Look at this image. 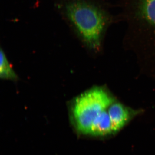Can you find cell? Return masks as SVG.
Returning <instances> with one entry per match:
<instances>
[{"label": "cell", "instance_id": "6", "mask_svg": "<svg viewBox=\"0 0 155 155\" xmlns=\"http://www.w3.org/2000/svg\"><path fill=\"white\" fill-rule=\"evenodd\" d=\"M142 11L147 20L155 25V0H144Z\"/></svg>", "mask_w": 155, "mask_h": 155}, {"label": "cell", "instance_id": "3", "mask_svg": "<svg viewBox=\"0 0 155 155\" xmlns=\"http://www.w3.org/2000/svg\"><path fill=\"white\" fill-rule=\"evenodd\" d=\"M108 111L115 133L124 127L130 117V111L121 103L113 102Z\"/></svg>", "mask_w": 155, "mask_h": 155}, {"label": "cell", "instance_id": "4", "mask_svg": "<svg viewBox=\"0 0 155 155\" xmlns=\"http://www.w3.org/2000/svg\"><path fill=\"white\" fill-rule=\"evenodd\" d=\"M114 133L115 131L107 109L103 111L95 119L89 134L96 136H104Z\"/></svg>", "mask_w": 155, "mask_h": 155}, {"label": "cell", "instance_id": "2", "mask_svg": "<svg viewBox=\"0 0 155 155\" xmlns=\"http://www.w3.org/2000/svg\"><path fill=\"white\" fill-rule=\"evenodd\" d=\"M114 101L109 94L101 88H94L81 95L75 100L73 109L77 130L83 134H89L95 119Z\"/></svg>", "mask_w": 155, "mask_h": 155}, {"label": "cell", "instance_id": "5", "mask_svg": "<svg viewBox=\"0 0 155 155\" xmlns=\"http://www.w3.org/2000/svg\"><path fill=\"white\" fill-rule=\"evenodd\" d=\"M1 64H0V76L4 79H14L17 75L10 65L2 50L1 51Z\"/></svg>", "mask_w": 155, "mask_h": 155}, {"label": "cell", "instance_id": "1", "mask_svg": "<svg viewBox=\"0 0 155 155\" xmlns=\"http://www.w3.org/2000/svg\"><path fill=\"white\" fill-rule=\"evenodd\" d=\"M66 9L68 18L87 44L93 48L98 47L104 24L100 11L81 1L69 3Z\"/></svg>", "mask_w": 155, "mask_h": 155}]
</instances>
